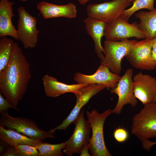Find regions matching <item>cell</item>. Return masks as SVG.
<instances>
[{"label":"cell","mask_w":156,"mask_h":156,"mask_svg":"<svg viewBox=\"0 0 156 156\" xmlns=\"http://www.w3.org/2000/svg\"><path fill=\"white\" fill-rule=\"evenodd\" d=\"M37 8L46 19L61 17L73 18L77 15V7L72 3L57 5L42 1L38 4Z\"/></svg>","instance_id":"cell-16"},{"label":"cell","mask_w":156,"mask_h":156,"mask_svg":"<svg viewBox=\"0 0 156 156\" xmlns=\"http://www.w3.org/2000/svg\"><path fill=\"white\" fill-rule=\"evenodd\" d=\"M84 110L80 112L73 123L75 129L73 134L66 141L62 150L65 155L72 156L75 153L79 154L83 147L90 142L91 127L84 116Z\"/></svg>","instance_id":"cell-7"},{"label":"cell","mask_w":156,"mask_h":156,"mask_svg":"<svg viewBox=\"0 0 156 156\" xmlns=\"http://www.w3.org/2000/svg\"><path fill=\"white\" fill-rule=\"evenodd\" d=\"M112 110L108 109L102 113L93 109L86 112L88 120L92 132L90 138L89 150L92 156H112L105 142L103 128L106 118L112 114Z\"/></svg>","instance_id":"cell-2"},{"label":"cell","mask_w":156,"mask_h":156,"mask_svg":"<svg viewBox=\"0 0 156 156\" xmlns=\"http://www.w3.org/2000/svg\"><path fill=\"white\" fill-rule=\"evenodd\" d=\"M79 2L81 5H83L90 0H77ZM131 2H133L135 0H126Z\"/></svg>","instance_id":"cell-31"},{"label":"cell","mask_w":156,"mask_h":156,"mask_svg":"<svg viewBox=\"0 0 156 156\" xmlns=\"http://www.w3.org/2000/svg\"><path fill=\"white\" fill-rule=\"evenodd\" d=\"M0 125L5 128L21 133L33 139L42 140L47 138H53L54 135L49 130L39 129L33 120L23 117H14L9 115L8 111L0 113Z\"/></svg>","instance_id":"cell-4"},{"label":"cell","mask_w":156,"mask_h":156,"mask_svg":"<svg viewBox=\"0 0 156 156\" xmlns=\"http://www.w3.org/2000/svg\"><path fill=\"white\" fill-rule=\"evenodd\" d=\"M131 131L141 142L156 138V103L144 105L133 116Z\"/></svg>","instance_id":"cell-3"},{"label":"cell","mask_w":156,"mask_h":156,"mask_svg":"<svg viewBox=\"0 0 156 156\" xmlns=\"http://www.w3.org/2000/svg\"><path fill=\"white\" fill-rule=\"evenodd\" d=\"M10 108L17 111L19 110L17 106H16L10 103L0 93V113L8 111L9 109Z\"/></svg>","instance_id":"cell-26"},{"label":"cell","mask_w":156,"mask_h":156,"mask_svg":"<svg viewBox=\"0 0 156 156\" xmlns=\"http://www.w3.org/2000/svg\"><path fill=\"white\" fill-rule=\"evenodd\" d=\"M66 142L53 144L42 142L36 147L38 152V156H62L64 152L62 150L65 146Z\"/></svg>","instance_id":"cell-22"},{"label":"cell","mask_w":156,"mask_h":156,"mask_svg":"<svg viewBox=\"0 0 156 156\" xmlns=\"http://www.w3.org/2000/svg\"><path fill=\"white\" fill-rule=\"evenodd\" d=\"M133 72L132 68L127 69L121 76L116 87L110 89L111 93L115 94L118 97L117 103L112 110V113L120 114L124 106L127 104L130 105L131 107L137 105L138 101L134 93Z\"/></svg>","instance_id":"cell-9"},{"label":"cell","mask_w":156,"mask_h":156,"mask_svg":"<svg viewBox=\"0 0 156 156\" xmlns=\"http://www.w3.org/2000/svg\"><path fill=\"white\" fill-rule=\"evenodd\" d=\"M119 75L112 72L107 67L101 64L96 72L92 75H86L77 72L73 79L78 84H97L105 86L106 88H115L120 78Z\"/></svg>","instance_id":"cell-13"},{"label":"cell","mask_w":156,"mask_h":156,"mask_svg":"<svg viewBox=\"0 0 156 156\" xmlns=\"http://www.w3.org/2000/svg\"><path fill=\"white\" fill-rule=\"evenodd\" d=\"M19 0V1H21L24 2L27 1L28 0Z\"/></svg>","instance_id":"cell-32"},{"label":"cell","mask_w":156,"mask_h":156,"mask_svg":"<svg viewBox=\"0 0 156 156\" xmlns=\"http://www.w3.org/2000/svg\"><path fill=\"white\" fill-rule=\"evenodd\" d=\"M88 34L92 38L94 43V50L98 57L102 61L104 57L103 47L101 39L104 36L107 23L101 21L88 17L83 20Z\"/></svg>","instance_id":"cell-18"},{"label":"cell","mask_w":156,"mask_h":156,"mask_svg":"<svg viewBox=\"0 0 156 156\" xmlns=\"http://www.w3.org/2000/svg\"><path fill=\"white\" fill-rule=\"evenodd\" d=\"M134 93L144 105L156 103V78L139 72L133 78Z\"/></svg>","instance_id":"cell-14"},{"label":"cell","mask_w":156,"mask_h":156,"mask_svg":"<svg viewBox=\"0 0 156 156\" xmlns=\"http://www.w3.org/2000/svg\"><path fill=\"white\" fill-rule=\"evenodd\" d=\"M142 148L145 150L149 151L151 147L156 144V142H152L148 140L141 141Z\"/></svg>","instance_id":"cell-28"},{"label":"cell","mask_w":156,"mask_h":156,"mask_svg":"<svg viewBox=\"0 0 156 156\" xmlns=\"http://www.w3.org/2000/svg\"><path fill=\"white\" fill-rule=\"evenodd\" d=\"M140 20L138 25L145 39L152 40L156 37V9L147 12L140 11L135 14Z\"/></svg>","instance_id":"cell-20"},{"label":"cell","mask_w":156,"mask_h":156,"mask_svg":"<svg viewBox=\"0 0 156 156\" xmlns=\"http://www.w3.org/2000/svg\"><path fill=\"white\" fill-rule=\"evenodd\" d=\"M15 43L6 36L0 39V72L6 66L10 61Z\"/></svg>","instance_id":"cell-21"},{"label":"cell","mask_w":156,"mask_h":156,"mask_svg":"<svg viewBox=\"0 0 156 156\" xmlns=\"http://www.w3.org/2000/svg\"><path fill=\"white\" fill-rule=\"evenodd\" d=\"M1 156H19L15 147L8 145L5 151L0 154Z\"/></svg>","instance_id":"cell-27"},{"label":"cell","mask_w":156,"mask_h":156,"mask_svg":"<svg viewBox=\"0 0 156 156\" xmlns=\"http://www.w3.org/2000/svg\"><path fill=\"white\" fill-rule=\"evenodd\" d=\"M115 140L119 143H122L128 139L129 134L128 131L125 128L119 127L116 129L113 133Z\"/></svg>","instance_id":"cell-25"},{"label":"cell","mask_w":156,"mask_h":156,"mask_svg":"<svg viewBox=\"0 0 156 156\" xmlns=\"http://www.w3.org/2000/svg\"><path fill=\"white\" fill-rule=\"evenodd\" d=\"M31 77L29 64L21 48L15 43L10 61L0 72V93L17 106L27 92Z\"/></svg>","instance_id":"cell-1"},{"label":"cell","mask_w":156,"mask_h":156,"mask_svg":"<svg viewBox=\"0 0 156 156\" xmlns=\"http://www.w3.org/2000/svg\"><path fill=\"white\" fill-rule=\"evenodd\" d=\"M103 85L94 84H88L80 89L81 94L76 96V102L74 108L68 115L57 127L49 130L53 134L57 130L65 131L68 127L76 119L80 113L82 107L84 106L93 96L106 88Z\"/></svg>","instance_id":"cell-12"},{"label":"cell","mask_w":156,"mask_h":156,"mask_svg":"<svg viewBox=\"0 0 156 156\" xmlns=\"http://www.w3.org/2000/svg\"><path fill=\"white\" fill-rule=\"evenodd\" d=\"M90 146V142L85 145L82 148L79 154L81 156H90L89 150Z\"/></svg>","instance_id":"cell-30"},{"label":"cell","mask_w":156,"mask_h":156,"mask_svg":"<svg viewBox=\"0 0 156 156\" xmlns=\"http://www.w3.org/2000/svg\"><path fill=\"white\" fill-rule=\"evenodd\" d=\"M0 139L8 145L15 146L26 144L36 147L42 140L30 138L21 133L0 125Z\"/></svg>","instance_id":"cell-19"},{"label":"cell","mask_w":156,"mask_h":156,"mask_svg":"<svg viewBox=\"0 0 156 156\" xmlns=\"http://www.w3.org/2000/svg\"><path fill=\"white\" fill-rule=\"evenodd\" d=\"M155 0H135L132 6L129 8L125 9L122 12L121 16L128 21L130 17L137 11L145 9L149 11L155 9L154 3Z\"/></svg>","instance_id":"cell-23"},{"label":"cell","mask_w":156,"mask_h":156,"mask_svg":"<svg viewBox=\"0 0 156 156\" xmlns=\"http://www.w3.org/2000/svg\"><path fill=\"white\" fill-rule=\"evenodd\" d=\"M137 41L106 40L104 42V57L101 64L108 67L113 73L119 75L122 71L121 62L132 45Z\"/></svg>","instance_id":"cell-5"},{"label":"cell","mask_w":156,"mask_h":156,"mask_svg":"<svg viewBox=\"0 0 156 156\" xmlns=\"http://www.w3.org/2000/svg\"><path fill=\"white\" fill-rule=\"evenodd\" d=\"M15 147L19 156H38V152L35 146L22 144Z\"/></svg>","instance_id":"cell-24"},{"label":"cell","mask_w":156,"mask_h":156,"mask_svg":"<svg viewBox=\"0 0 156 156\" xmlns=\"http://www.w3.org/2000/svg\"><path fill=\"white\" fill-rule=\"evenodd\" d=\"M19 18L17 23L18 40L24 48H33L36 45L40 31L37 28V19L21 6L17 9Z\"/></svg>","instance_id":"cell-11"},{"label":"cell","mask_w":156,"mask_h":156,"mask_svg":"<svg viewBox=\"0 0 156 156\" xmlns=\"http://www.w3.org/2000/svg\"><path fill=\"white\" fill-rule=\"evenodd\" d=\"M45 95L55 98L67 93H72L76 96L81 94V89L88 84L86 83L69 85L59 81L57 79L48 75L42 78Z\"/></svg>","instance_id":"cell-15"},{"label":"cell","mask_w":156,"mask_h":156,"mask_svg":"<svg viewBox=\"0 0 156 156\" xmlns=\"http://www.w3.org/2000/svg\"><path fill=\"white\" fill-rule=\"evenodd\" d=\"M14 4L9 0L0 1V37L9 36L18 40L17 30L12 21L14 16L12 7Z\"/></svg>","instance_id":"cell-17"},{"label":"cell","mask_w":156,"mask_h":156,"mask_svg":"<svg viewBox=\"0 0 156 156\" xmlns=\"http://www.w3.org/2000/svg\"><path fill=\"white\" fill-rule=\"evenodd\" d=\"M152 56L153 62L156 64V37L152 39Z\"/></svg>","instance_id":"cell-29"},{"label":"cell","mask_w":156,"mask_h":156,"mask_svg":"<svg viewBox=\"0 0 156 156\" xmlns=\"http://www.w3.org/2000/svg\"><path fill=\"white\" fill-rule=\"evenodd\" d=\"M104 36L106 40L117 41L132 37L137 39L146 38L136 21L129 23L126 19L121 16L107 24Z\"/></svg>","instance_id":"cell-6"},{"label":"cell","mask_w":156,"mask_h":156,"mask_svg":"<svg viewBox=\"0 0 156 156\" xmlns=\"http://www.w3.org/2000/svg\"><path fill=\"white\" fill-rule=\"evenodd\" d=\"M131 3L126 0H113L101 3L91 4L87 7V15L89 17L107 24L120 16Z\"/></svg>","instance_id":"cell-8"},{"label":"cell","mask_w":156,"mask_h":156,"mask_svg":"<svg viewBox=\"0 0 156 156\" xmlns=\"http://www.w3.org/2000/svg\"><path fill=\"white\" fill-rule=\"evenodd\" d=\"M152 40L145 39L137 41L125 56L126 60L134 68L142 70H152L156 64L152 56Z\"/></svg>","instance_id":"cell-10"}]
</instances>
